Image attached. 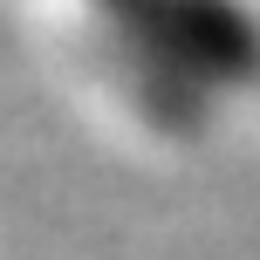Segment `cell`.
I'll use <instances>...</instances> for the list:
<instances>
[{
	"instance_id": "obj_1",
	"label": "cell",
	"mask_w": 260,
	"mask_h": 260,
	"mask_svg": "<svg viewBox=\"0 0 260 260\" xmlns=\"http://www.w3.org/2000/svg\"><path fill=\"white\" fill-rule=\"evenodd\" d=\"M48 82L82 130L144 165H185L260 103V0H21Z\"/></svg>"
}]
</instances>
